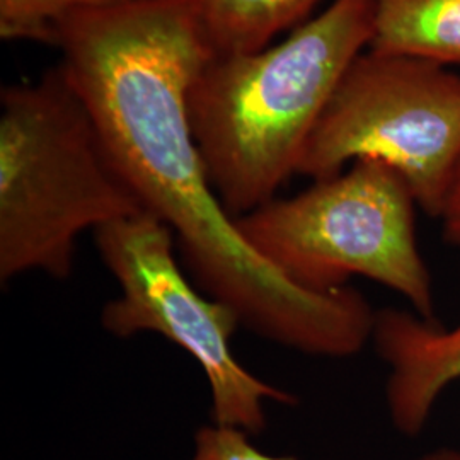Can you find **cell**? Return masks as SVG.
<instances>
[{
	"label": "cell",
	"mask_w": 460,
	"mask_h": 460,
	"mask_svg": "<svg viewBox=\"0 0 460 460\" xmlns=\"http://www.w3.org/2000/svg\"><path fill=\"white\" fill-rule=\"evenodd\" d=\"M58 64L144 212L180 246L220 244L232 218L208 180L190 89L214 57L184 0H130L57 24Z\"/></svg>",
	"instance_id": "1"
},
{
	"label": "cell",
	"mask_w": 460,
	"mask_h": 460,
	"mask_svg": "<svg viewBox=\"0 0 460 460\" xmlns=\"http://www.w3.org/2000/svg\"><path fill=\"white\" fill-rule=\"evenodd\" d=\"M376 0H332L275 47L214 55L190 89L208 180L234 218L277 198L346 70L370 45Z\"/></svg>",
	"instance_id": "2"
},
{
	"label": "cell",
	"mask_w": 460,
	"mask_h": 460,
	"mask_svg": "<svg viewBox=\"0 0 460 460\" xmlns=\"http://www.w3.org/2000/svg\"><path fill=\"white\" fill-rule=\"evenodd\" d=\"M144 212L60 66L0 93V281L64 279L77 239Z\"/></svg>",
	"instance_id": "3"
},
{
	"label": "cell",
	"mask_w": 460,
	"mask_h": 460,
	"mask_svg": "<svg viewBox=\"0 0 460 460\" xmlns=\"http://www.w3.org/2000/svg\"><path fill=\"white\" fill-rule=\"evenodd\" d=\"M414 197L391 165L355 161L296 197L273 198L235 218L241 234L296 287L328 294L355 277L404 296L412 313L435 317V288L420 252Z\"/></svg>",
	"instance_id": "4"
},
{
	"label": "cell",
	"mask_w": 460,
	"mask_h": 460,
	"mask_svg": "<svg viewBox=\"0 0 460 460\" xmlns=\"http://www.w3.org/2000/svg\"><path fill=\"white\" fill-rule=\"evenodd\" d=\"M360 159L391 165L421 210L440 218L460 164V75L423 58L362 53L319 118L296 174L326 180Z\"/></svg>",
	"instance_id": "5"
},
{
	"label": "cell",
	"mask_w": 460,
	"mask_h": 460,
	"mask_svg": "<svg viewBox=\"0 0 460 460\" xmlns=\"http://www.w3.org/2000/svg\"><path fill=\"white\" fill-rule=\"evenodd\" d=\"M94 237L101 261L119 287V296L102 307V328L116 338L154 332L180 346L208 382L215 425L256 435L266 428V402L296 404V395L235 358L230 343L243 328L239 315L188 277L164 222L140 212L101 227Z\"/></svg>",
	"instance_id": "6"
},
{
	"label": "cell",
	"mask_w": 460,
	"mask_h": 460,
	"mask_svg": "<svg viewBox=\"0 0 460 460\" xmlns=\"http://www.w3.org/2000/svg\"><path fill=\"white\" fill-rule=\"evenodd\" d=\"M370 343L391 370L385 402L393 425L406 437L420 435L440 394L460 378V323L442 328L410 311L382 309Z\"/></svg>",
	"instance_id": "7"
},
{
	"label": "cell",
	"mask_w": 460,
	"mask_h": 460,
	"mask_svg": "<svg viewBox=\"0 0 460 460\" xmlns=\"http://www.w3.org/2000/svg\"><path fill=\"white\" fill-rule=\"evenodd\" d=\"M368 49L460 66V0H376Z\"/></svg>",
	"instance_id": "8"
},
{
	"label": "cell",
	"mask_w": 460,
	"mask_h": 460,
	"mask_svg": "<svg viewBox=\"0 0 460 460\" xmlns=\"http://www.w3.org/2000/svg\"><path fill=\"white\" fill-rule=\"evenodd\" d=\"M212 55L254 53L296 30L321 0H184Z\"/></svg>",
	"instance_id": "9"
},
{
	"label": "cell",
	"mask_w": 460,
	"mask_h": 460,
	"mask_svg": "<svg viewBox=\"0 0 460 460\" xmlns=\"http://www.w3.org/2000/svg\"><path fill=\"white\" fill-rule=\"evenodd\" d=\"M130 0H0V36L4 41L57 43V24L66 17L119 5Z\"/></svg>",
	"instance_id": "10"
},
{
	"label": "cell",
	"mask_w": 460,
	"mask_h": 460,
	"mask_svg": "<svg viewBox=\"0 0 460 460\" xmlns=\"http://www.w3.org/2000/svg\"><path fill=\"white\" fill-rule=\"evenodd\" d=\"M191 460H296L273 457L249 442V433L235 427L210 425L195 435V454Z\"/></svg>",
	"instance_id": "11"
},
{
	"label": "cell",
	"mask_w": 460,
	"mask_h": 460,
	"mask_svg": "<svg viewBox=\"0 0 460 460\" xmlns=\"http://www.w3.org/2000/svg\"><path fill=\"white\" fill-rule=\"evenodd\" d=\"M440 218L444 224L445 239L460 251V164L450 186Z\"/></svg>",
	"instance_id": "12"
},
{
	"label": "cell",
	"mask_w": 460,
	"mask_h": 460,
	"mask_svg": "<svg viewBox=\"0 0 460 460\" xmlns=\"http://www.w3.org/2000/svg\"><path fill=\"white\" fill-rule=\"evenodd\" d=\"M416 460H460V448H437Z\"/></svg>",
	"instance_id": "13"
}]
</instances>
